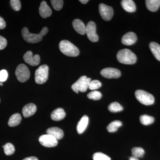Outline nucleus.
<instances>
[{
    "instance_id": "obj_1",
    "label": "nucleus",
    "mask_w": 160,
    "mask_h": 160,
    "mask_svg": "<svg viewBox=\"0 0 160 160\" xmlns=\"http://www.w3.org/2000/svg\"><path fill=\"white\" fill-rule=\"evenodd\" d=\"M48 32V28L47 27H44L39 33L35 34L29 32L28 28L24 27L22 29V33L23 39L27 42L36 43L41 42L42 40L43 37L47 34Z\"/></svg>"
},
{
    "instance_id": "obj_2",
    "label": "nucleus",
    "mask_w": 160,
    "mask_h": 160,
    "mask_svg": "<svg viewBox=\"0 0 160 160\" xmlns=\"http://www.w3.org/2000/svg\"><path fill=\"white\" fill-rule=\"evenodd\" d=\"M118 60L120 63L127 65H132L136 62V55L129 49H121L117 54Z\"/></svg>"
},
{
    "instance_id": "obj_3",
    "label": "nucleus",
    "mask_w": 160,
    "mask_h": 160,
    "mask_svg": "<svg viewBox=\"0 0 160 160\" xmlns=\"http://www.w3.org/2000/svg\"><path fill=\"white\" fill-rule=\"evenodd\" d=\"M60 50L67 56L77 57L80 53L79 50L74 45L68 40H62L59 45Z\"/></svg>"
},
{
    "instance_id": "obj_4",
    "label": "nucleus",
    "mask_w": 160,
    "mask_h": 160,
    "mask_svg": "<svg viewBox=\"0 0 160 160\" xmlns=\"http://www.w3.org/2000/svg\"><path fill=\"white\" fill-rule=\"evenodd\" d=\"M91 81L90 78H87L86 76H82L79 78L71 86L72 89L73 91L78 93V92H85L89 88V84Z\"/></svg>"
},
{
    "instance_id": "obj_5",
    "label": "nucleus",
    "mask_w": 160,
    "mask_h": 160,
    "mask_svg": "<svg viewBox=\"0 0 160 160\" xmlns=\"http://www.w3.org/2000/svg\"><path fill=\"white\" fill-rule=\"evenodd\" d=\"M49 68L46 65L39 67L35 72V81L38 84H43L47 82L49 76Z\"/></svg>"
},
{
    "instance_id": "obj_6",
    "label": "nucleus",
    "mask_w": 160,
    "mask_h": 160,
    "mask_svg": "<svg viewBox=\"0 0 160 160\" xmlns=\"http://www.w3.org/2000/svg\"><path fill=\"white\" fill-rule=\"evenodd\" d=\"M135 95L138 101L143 105L149 106L154 103V98L153 95L145 90L141 89L136 90Z\"/></svg>"
},
{
    "instance_id": "obj_7",
    "label": "nucleus",
    "mask_w": 160,
    "mask_h": 160,
    "mask_svg": "<svg viewBox=\"0 0 160 160\" xmlns=\"http://www.w3.org/2000/svg\"><path fill=\"white\" fill-rule=\"evenodd\" d=\"M15 74L18 80L21 82H26L30 77V72L28 67L24 64H21L17 67Z\"/></svg>"
},
{
    "instance_id": "obj_8",
    "label": "nucleus",
    "mask_w": 160,
    "mask_h": 160,
    "mask_svg": "<svg viewBox=\"0 0 160 160\" xmlns=\"http://www.w3.org/2000/svg\"><path fill=\"white\" fill-rule=\"evenodd\" d=\"M39 141L41 145L46 147H53L58 145V140L50 134L43 135L40 137Z\"/></svg>"
},
{
    "instance_id": "obj_9",
    "label": "nucleus",
    "mask_w": 160,
    "mask_h": 160,
    "mask_svg": "<svg viewBox=\"0 0 160 160\" xmlns=\"http://www.w3.org/2000/svg\"><path fill=\"white\" fill-rule=\"evenodd\" d=\"M86 34L91 42H97L98 41V36L96 33V26L92 21H90L87 24L86 26Z\"/></svg>"
},
{
    "instance_id": "obj_10",
    "label": "nucleus",
    "mask_w": 160,
    "mask_h": 160,
    "mask_svg": "<svg viewBox=\"0 0 160 160\" xmlns=\"http://www.w3.org/2000/svg\"><path fill=\"white\" fill-rule=\"evenodd\" d=\"M99 11L101 17L105 21H109L113 16V10L112 7L103 3L100 4L99 6Z\"/></svg>"
},
{
    "instance_id": "obj_11",
    "label": "nucleus",
    "mask_w": 160,
    "mask_h": 160,
    "mask_svg": "<svg viewBox=\"0 0 160 160\" xmlns=\"http://www.w3.org/2000/svg\"><path fill=\"white\" fill-rule=\"evenodd\" d=\"M24 61L27 64L31 66H37L39 64L40 57L39 55L36 54L33 56L32 52L28 51L23 56Z\"/></svg>"
},
{
    "instance_id": "obj_12",
    "label": "nucleus",
    "mask_w": 160,
    "mask_h": 160,
    "mask_svg": "<svg viewBox=\"0 0 160 160\" xmlns=\"http://www.w3.org/2000/svg\"><path fill=\"white\" fill-rule=\"evenodd\" d=\"M101 74L107 78H118L121 76V72L119 69L113 68H106L102 69Z\"/></svg>"
},
{
    "instance_id": "obj_13",
    "label": "nucleus",
    "mask_w": 160,
    "mask_h": 160,
    "mask_svg": "<svg viewBox=\"0 0 160 160\" xmlns=\"http://www.w3.org/2000/svg\"><path fill=\"white\" fill-rule=\"evenodd\" d=\"M137 40V36L133 32H129L126 33L122 37V42L126 46H130L133 45Z\"/></svg>"
},
{
    "instance_id": "obj_14",
    "label": "nucleus",
    "mask_w": 160,
    "mask_h": 160,
    "mask_svg": "<svg viewBox=\"0 0 160 160\" xmlns=\"http://www.w3.org/2000/svg\"><path fill=\"white\" fill-rule=\"evenodd\" d=\"M39 10L40 15L43 18L49 17L52 13L51 8L45 1H43L41 2Z\"/></svg>"
},
{
    "instance_id": "obj_15",
    "label": "nucleus",
    "mask_w": 160,
    "mask_h": 160,
    "mask_svg": "<svg viewBox=\"0 0 160 160\" xmlns=\"http://www.w3.org/2000/svg\"><path fill=\"white\" fill-rule=\"evenodd\" d=\"M37 111V106L33 103H29L24 106L22 109L23 116L29 118L35 113Z\"/></svg>"
},
{
    "instance_id": "obj_16",
    "label": "nucleus",
    "mask_w": 160,
    "mask_h": 160,
    "mask_svg": "<svg viewBox=\"0 0 160 160\" xmlns=\"http://www.w3.org/2000/svg\"><path fill=\"white\" fill-rule=\"evenodd\" d=\"M72 26L75 30L80 34L84 35L86 33V26L82 21L78 19L73 20Z\"/></svg>"
},
{
    "instance_id": "obj_17",
    "label": "nucleus",
    "mask_w": 160,
    "mask_h": 160,
    "mask_svg": "<svg viewBox=\"0 0 160 160\" xmlns=\"http://www.w3.org/2000/svg\"><path fill=\"white\" fill-rule=\"evenodd\" d=\"M89 123V118L87 116H83L78 122L77 130L79 134H82L86 130Z\"/></svg>"
},
{
    "instance_id": "obj_18",
    "label": "nucleus",
    "mask_w": 160,
    "mask_h": 160,
    "mask_svg": "<svg viewBox=\"0 0 160 160\" xmlns=\"http://www.w3.org/2000/svg\"><path fill=\"white\" fill-rule=\"evenodd\" d=\"M47 134L51 135L57 140L62 138L64 136V132L62 129L58 127H51L46 130Z\"/></svg>"
},
{
    "instance_id": "obj_19",
    "label": "nucleus",
    "mask_w": 160,
    "mask_h": 160,
    "mask_svg": "<svg viewBox=\"0 0 160 160\" xmlns=\"http://www.w3.org/2000/svg\"><path fill=\"white\" fill-rule=\"evenodd\" d=\"M121 3L124 10L128 12H134L136 10L135 4L132 0H123Z\"/></svg>"
},
{
    "instance_id": "obj_20",
    "label": "nucleus",
    "mask_w": 160,
    "mask_h": 160,
    "mask_svg": "<svg viewBox=\"0 0 160 160\" xmlns=\"http://www.w3.org/2000/svg\"><path fill=\"white\" fill-rule=\"evenodd\" d=\"M66 114L62 108H59L55 109L52 112L51 118L55 121H59L63 120L66 117Z\"/></svg>"
},
{
    "instance_id": "obj_21",
    "label": "nucleus",
    "mask_w": 160,
    "mask_h": 160,
    "mask_svg": "<svg viewBox=\"0 0 160 160\" xmlns=\"http://www.w3.org/2000/svg\"><path fill=\"white\" fill-rule=\"evenodd\" d=\"M146 6L149 11H157L160 6V0H146Z\"/></svg>"
},
{
    "instance_id": "obj_22",
    "label": "nucleus",
    "mask_w": 160,
    "mask_h": 160,
    "mask_svg": "<svg viewBox=\"0 0 160 160\" xmlns=\"http://www.w3.org/2000/svg\"><path fill=\"white\" fill-rule=\"evenodd\" d=\"M149 46L155 57L160 61V45L155 42H151L149 44Z\"/></svg>"
},
{
    "instance_id": "obj_23",
    "label": "nucleus",
    "mask_w": 160,
    "mask_h": 160,
    "mask_svg": "<svg viewBox=\"0 0 160 160\" xmlns=\"http://www.w3.org/2000/svg\"><path fill=\"white\" fill-rule=\"evenodd\" d=\"M22 116L20 113H16L12 115L9 119L8 125L10 127H15L19 125L22 121Z\"/></svg>"
},
{
    "instance_id": "obj_24",
    "label": "nucleus",
    "mask_w": 160,
    "mask_h": 160,
    "mask_svg": "<svg viewBox=\"0 0 160 160\" xmlns=\"http://www.w3.org/2000/svg\"><path fill=\"white\" fill-rule=\"evenodd\" d=\"M122 122L118 120L113 121L107 126V129L109 132H113L117 131L118 129L122 126Z\"/></svg>"
},
{
    "instance_id": "obj_25",
    "label": "nucleus",
    "mask_w": 160,
    "mask_h": 160,
    "mask_svg": "<svg viewBox=\"0 0 160 160\" xmlns=\"http://www.w3.org/2000/svg\"><path fill=\"white\" fill-rule=\"evenodd\" d=\"M140 121L142 125L147 126L152 124L154 122V118L152 117L147 115H142L140 117Z\"/></svg>"
},
{
    "instance_id": "obj_26",
    "label": "nucleus",
    "mask_w": 160,
    "mask_h": 160,
    "mask_svg": "<svg viewBox=\"0 0 160 160\" xmlns=\"http://www.w3.org/2000/svg\"><path fill=\"white\" fill-rule=\"evenodd\" d=\"M108 109L111 112H117L122 111L123 108L119 103L117 102H113L109 104Z\"/></svg>"
},
{
    "instance_id": "obj_27",
    "label": "nucleus",
    "mask_w": 160,
    "mask_h": 160,
    "mask_svg": "<svg viewBox=\"0 0 160 160\" xmlns=\"http://www.w3.org/2000/svg\"><path fill=\"white\" fill-rule=\"evenodd\" d=\"M3 148H4L5 154L7 156L13 154L15 151L14 146L12 143H6V145L3 146Z\"/></svg>"
},
{
    "instance_id": "obj_28",
    "label": "nucleus",
    "mask_w": 160,
    "mask_h": 160,
    "mask_svg": "<svg viewBox=\"0 0 160 160\" xmlns=\"http://www.w3.org/2000/svg\"><path fill=\"white\" fill-rule=\"evenodd\" d=\"M145 153V151L141 147H134L132 149V156L137 158L142 157Z\"/></svg>"
},
{
    "instance_id": "obj_29",
    "label": "nucleus",
    "mask_w": 160,
    "mask_h": 160,
    "mask_svg": "<svg viewBox=\"0 0 160 160\" xmlns=\"http://www.w3.org/2000/svg\"><path fill=\"white\" fill-rule=\"evenodd\" d=\"M87 97L90 99L96 101L102 98V94L100 92L94 90L88 93Z\"/></svg>"
},
{
    "instance_id": "obj_30",
    "label": "nucleus",
    "mask_w": 160,
    "mask_h": 160,
    "mask_svg": "<svg viewBox=\"0 0 160 160\" xmlns=\"http://www.w3.org/2000/svg\"><path fill=\"white\" fill-rule=\"evenodd\" d=\"M93 160H111V158L102 152H97L94 153L92 156Z\"/></svg>"
},
{
    "instance_id": "obj_31",
    "label": "nucleus",
    "mask_w": 160,
    "mask_h": 160,
    "mask_svg": "<svg viewBox=\"0 0 160 160\" xmlns=\"http://www.w3.org/2000/svg\"><path fill=\"white\" fill-rule=\"evenodd\" d=\"M50 2L52 7L55 10L59 11L62 8L64 3L62 0H51Z\"/></svg>"
},
{
    "instance_id": "obj_32",
    "label": "nucleus",
    "mask_w": 160,
    "mask_h": 160,
    "mask_svg": "<svg viewBox=\"0 0 160 160\" xmlns=\"http://www.w3.org/2000/svg\"><path fill=\"white\" fill-rule=\"evenodd\" d=\"M102 83L98 80H92L90 82L88 88H89L90 90H95L100 88L102 86Z\"/></svg>"
},
{
    "instance_id": "obj_33",
    "label": "nucleus",
    "mask_w": 160,
    "mask_h": 160,
    "mask_svg": "<svg viewBox=\"0 0 160 160\" xmlns=\"http://www.w3.org/2000/svg\"><path fill=\"white\" fill-rule=\"evenodd\" d=\"M10 3L13 10L16 11H19L21 8V2L19 0H11Z\"/></svg>"
},
{
    "instance_id": "obj_34",
    "label": "nucleus",
    "mask_w": 160,
    "mask_h": 160,
    "mask_svg": "<svg viewBox=\"0 0 160 160\" xmlns=\"http://www.w3.org/2000/svg\"><path fill=\"white\" fill-rule=\"evenodd\" d=\"M8 72L5 69L0 71V82H5L8 78Z\"/></svg>"
},
{
    "instance_id": "obj_35",
    "label": "nucleus",
    "mask_w": 160,
    "mask_h": 160,
    "mask_svg": "<svg viewBox=\"0 0 160 160\" xmlns=\"http://www.w3.org/2000/svg\"><path fill=\"white\" fill-rule=\"evenodd\" d=\"M7 44V42L6 39L0 36V50H2L6 48Z\"/></svg>"
},
{
    "instance_id": "obj_36",
    "label": "nucleus",
    "mask_w": 160,
    "mask_h": 160,
    "mask_svg": "<svg viewBox=\"0 0 160 160\" xmlns=\"http://www.w3.org/2000/svg\"><path fill=\"white\" fill-rule=\"evenodd\" d=\"M6 22L0 16V29H5L6 27Z\"/></svg>"
},
{
    "instance_id": "obj_37",
    "label": "nucleus",
    "mask_w": 160,
    "mask_h": 160,
    "mask_svg": "<svg viewBox=\"0 0 160 160\" xmlns=\"http://www.w3.org/2000/svg\"><path fill=\"white\" fill-rule=\"evenodd\" d=\"M22 160H38V159L35 157H30L25 158Z\"/></svg>"
},
{
    "instance_id": "obj_38",
    "label": "nucleus",
    "mask_w": 160,
    "mask_h": 160,
    "mask_svg": "<svg viewBox=\"0 0 160 160\" xmlns=\"http://www.w3.org/2000/svg\"><path fill=\"white\" fill-rule=\"evenodd\" d=\"M79 2H81L82 4H85L88 2L89 1L88 0H80Z\"/></svg>"
},
{
    "instance_id": "obj_39",
    "label": "nucleus",
    "mask_w": 160,
    "mask_h": 160,
    "mask_svg": "<svg viewBox=\"0 0 160 160\" xmlns=\"http://www.w3.org/2000/svg\"><path fill=\"white\" fill-rule=\"evenodd\" d=\"M129 160H139L138 158L134 157L132 156L131 157L129 158Z\"/></svg>"
},
{
    "instance_id": "obj_40",
    "label": "nucleus",
    "mask_w": 160,
    "mask_h": 160,
    "mask_svg": "<svg viewBox=\"0 0 160 160\" xmlns=\"http://www.w3.org/2000/svg\"><path fill=\"white\" fill-rule=\"evenodd\" d=\"M0 86H3L2 82H0Z\"/></svg>"
}]
</instances>
